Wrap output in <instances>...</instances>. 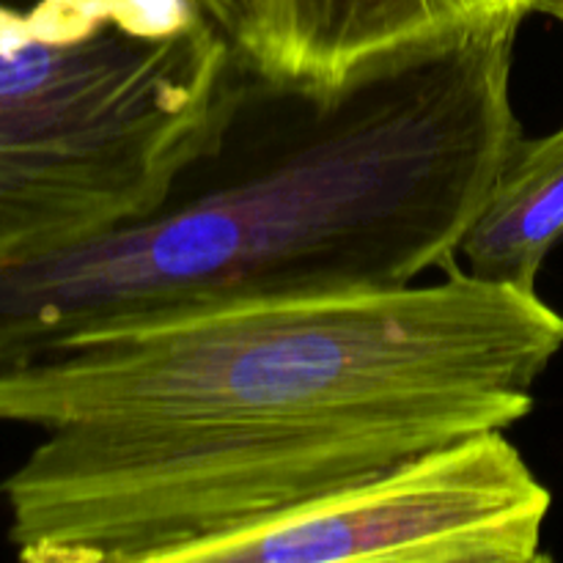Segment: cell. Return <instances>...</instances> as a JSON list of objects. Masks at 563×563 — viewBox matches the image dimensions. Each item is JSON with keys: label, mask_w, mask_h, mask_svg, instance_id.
Returning <instances> with one entry per match:
<instances>
[{"label": "cell", "mask_w": 563, "mask_h": 563, "mask_svg": "<svg viewBox=\"0 0 563 563\" xmlns=\"http://www.w3.org/2000/svg\"><path fill=\"white\" fill-rule=\"evenodd\" d=\"M258 5H262V3H258Z\"/></svg>", "instance_id": "obj_9"}, {"label": "cell", "mask_w": 563, "mask_h": 563, "mask_svg": "<svg viewBox=\"0 0 563 563\" xmlns=\"http://www.w3.org/2000/svg\"><path fill=\"white\" fill-rule=\"evenodd\" d=\"M539 11H548V14H553L555 20L563 22V0H544Z\"/></svg>", "instance_id": "obj_8"}, {"label": "cell", "mask_w": 563, "mask_h": 563, "mask_svg": "<svg viewBox=\"0 0 563 563\" xmlns=\"http://www.w3.org/2000/svg\"><path fill=\"white\" fill-rule=\"evenodd\" d=\"M520 25L399 49L339 86L236 55L212 137L157 209L0 256V372L137 324L443 273L522 137Z\"/></svg>", "instance_id": "obj_2"}, {"label": "cell", "mask_w": 563, "mask_h": 563, "mask_svg": "<svg viewBox=\"0 0 563 563\" xmlns=\"http://www.w3.org/2000/svg\"><path fill=\"white\" fill-rule=\"evenodd\" d=\"M563 240V126L520 141L456 247V262L478 280L537 291L539 269Z\"/></svg>", "instance_id": "obj_6"}, {"label": "cell", "mask_w": 563, "mask_h": 563, "mask_svg": "<svg viewBox=\"0 0 563 563\" xmlns=\"http://www.w3.org/2000/svg\"><path fill=\"white\" fill-rule=\"evenodd\" d=\"M203 11L214 20V25L225 33L236 53H245L251 44L258 20V3L262 0H196Z\"/></svg>", "instance_id": "obj_7"}, {"label": "cell", "mask_w": 563, "mask_h": 563, "mask_svg": "<svg viewBox=\"0 0 563 563\" xmlns=\"http://www.w3.org/2000/svg\"><path fill=\"white\" fill-rule=\"evenodd\" d=\"M544 0H262L245 53L278 80L339 86L368 60L500 22Z\"/></svg>", "instance_id": "obj_5"}, {"label": "cell", "mask_w": 563, "mask_h": 563, "mask_svg": "<svg viewBox=\"0 0 563 563\" xmlns=\"http://www.w3.org/2000/svg\"><path fill=\"white\" fill-rule=\"evenodd\" d=\"M550 506L506 429H484L220 539L192 563H533Z\"/></svg>", "instance_id": "obj_4"}, {"label": "cell", "mask_w": 563, "mask_h": 563, "mask_svg": "<svg viewBox=\"0 0 563 563\" xmlns=\"http://www.w3.org/2000/svg\"><path fill=\"white\" fill-rule=\"evenodd\" d=\"M234 58L196 0H0V256L157 209L212 137Z\"/></svg>", "instance_id": "obj_3"}, {"label": "cell", "mask_w": 563, "mask_h": 563, "mask_svg": "<svg viewBox=\"0 0 563 563\" xmlns=\"http://www.w3.org/2000/svg\"><path fill=\"white\" fill-rule=\"evenodd\" d=\"M563 346L537 291L443 278L187 313L0 372L44 440L0 482L27 563H192L220 539L533 410Z\"/></svg>", "instance_id": "obj_1"}]
</instances>
